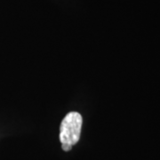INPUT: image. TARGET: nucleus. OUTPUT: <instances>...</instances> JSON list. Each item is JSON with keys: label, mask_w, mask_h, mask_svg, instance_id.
I'll return each instance as SVG.
<instances>
[{"label": "nucleus", "mask_w": 160, "mask_h": 160, "mask_svg": "<svg viewBox=\"0 0 160 160\" xmlns=\"http://www.w3.org/2000/svg\"><path fill=\"white\" fill-rule=\"evenodd\" d=\"M82 124L83 118L76 111L69 112L63 118L60 126V141L64 151H69L72 146L78 142Z\"/></svg>", "instance_id": "f257e3e1"}]
</instances>
